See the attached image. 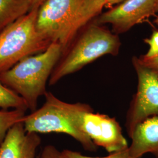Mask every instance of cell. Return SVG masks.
Segmentation results:
<instances>
[{"instance_id":"cell-1","label":"cell","mask_w":158,"mask_h":158,"mask_svg":"<svg viewBox=\"0 0 158 158\" xmlns=\"http://www.w3.org/2000/svg\"><path fill=\"white\" fill-rule=\"evenodd\" d=\"M41 107L25 116V130L36 134L61 133L72 136L85 150L96 152L97 147L82 130V119L86 113L94 111L90 105L63 102L51 92L45 95Z\"/></svg>"},{"instance_id":"cell-2","label":"cell","mask_w":158,"mask_h":158,"mask_svg":"<svg viewBox=\"0 0 158 158\" xmlns=\"http://www.w3.org/2000/svg\"><path fill=\"white\" fill-rule=\"evenodd\" d=\"M62 54L61 45L52 42L45 52L27 57L0 73V82L21 97L32 113L38 109L40 97L48 92L47 82Z\"/></svg>"},{"instance_id":"cell-3","label":"cell","mask_w":158,"mask_h":158,"mask_svg":"<svg viewBox=\"0 0 158 158\" xmlns=\"http://www.w3.org/2000/svg\"><path fill=\"white\" fill-rule=\"evenodd\" d=\"M121 42L117 34L102 25L92 23L81 34H77L63 51L49 80L56 85L61 79L81 70L87 64L106 55L117 56Z\"/></svg>"},{"instance_id":"cell-4","label":"cell","mask_w":158,"mask_h":158,"mask_svg":"<svg viewBox=\"0 0 158 158\" xmlns=\"http://www.w3.org/2000/svg\"><path fill=\"white\" fill-rule=\"evenodd\" d=\"M39 8L32 9L0 33V73L27 57L45 52L51 45L36 28Z\"/></svg>"},{"instance_id":"cell-5","label":"cell","mask_w":158,"mask_h":158,"mask_svg":"<svg viewBox=\"0 0 158 158\" xmlns=\"http://www.w3.org/2000/svg\"><path fill=\"white\" fill-rule=\"evenodd\" d=\"M82 0H46L38 10L36 28L51 43L57 42L62 52L71 42L70 33Z\"/></svg>"},{"instance_id":"cell-6","label":"cell","mask_w":158,"mask_h":158,"mask_svg":"<svg viewBox=\"0 0 158 158\" xmlns=\"http://www.w3.org/2000/svg\"><path fill=\"white\" fill-rule=\"evenodd\" d=\"M132 64L138 77L135 94L127 113L125 128L130 138L136 127L147 118L158 115V76L133 57Z\"/></svg>"},{"instance_id":"cell-7","label":"cell","mask_w":158,"mask_h":158,"mask_svg":"<svg viewBox=\"0 0 158 158\" xmlns=\"http://www.w3.org/2000/svg\"><path fill=\"white\" fill-rule=\"evenodd\" d=\"M158 11V0H125L96 17L93 23L111 25L113 33H125Z\"/></svg>"},{"instance_id":"cell-8","label":"cell","mask_w":158,"mask_h":158,"mask_svg":"<svg viewBox=\"0 0 158 158\" xmlns=\"http://www.w3.org/2000/svg\"><path fill=\"white\" fill-rule=\"evenodd\" d=\"M81 128L97 147H102L109 153L124 151L129 147L122 128L115 118L89 112L83 117Z\"/></svg>"},{"instance_id":"cell-9","label":"cell","mask_w":158,"mask_h":158,"mask_svg":"<svg viewBox=\"0 0 158 158\" xmlns=\"http://www.w3.org/2000/svg\"><path fill=\"white\" fill-rule=\"evenodd\" d=\"M41 142L38 134L27 132L23 122L18 123L0 145V158H36Z\"/></svg>"},{"instance_id":"cell-10","label":"cell","mask_w":158,"mask_h":158,"mask_svg":"<svg viewBox=\"0 0 158 158\" xmlns=\"http://www.w3.org/2000/svg\"><path fill=\"white\" fill-rule=\"evenodd\" d=\"M131 138L132 143L128 149L133 158H141L151 153L158 158V115L138 125Z\"/></svg>"},{"instance_id":"cell-11","label":"cell","mask_w":158,"mask_h":158,"mask_svg":"<svg viewBox=\"0 0 158 158\" xmlns=\"http://www.w3.org/2000/svg\"><path fill=\"white\" fill-rule=\"evenodd\" d=\"M124 1L125 0H82L71 30V42L80 29L93 19L101 14L104 7L119 4Z\"/></svg>"},{"instance_id":"cell-12","label":"cell","mask_w":158,"mask_h":158,"mask_svg":"<svg viewBox=\"0 0 158 158\" xmlns=\"http://www.w3.org/2000/svg\"><path fill=\"white\" fill-rule=\"evenodd\" d=\"M32 10L30 0H0V33Z\"/></svg>"},{"instance_id":"cell-13","label":"cell","mask_w":158,"mask_h":158,"mask_svg":"<svg viewBox=\"0 0 158 158\" xmlns=\"http://www.w3.org/2000/svg\"><path fill=\"white\" fill-rule=\"evenodd\" d=\"M0 108L5 110L12 108L13 110H21L27 111L28 110L26 102L21 97L2 85L1 82Z\"/></svg>"},{"instance_id":"cell-14","label":"cell","mask_w":158,"mask_h":158,"mask_svg":"<svg viewBox=\"0 0 158 158\" xmlns=\"http://www.w3.org/2000/svg\"><path fill=\"white\" fill-rule=\"evenodd\" d=\"M25 113L26 111L21 110H0V145L10 128L18 123L23 122Z\"/></svg>"},{"instance_id":"cell-15","label":"cell","mask_w":158,"mask_h":158,"mask_svg":"<svg viewBox=\"0 0 158 158\" xmlns=\"http://www.w3.org/2000/svg\"><path fill=\"white\" fill-rule=\"evenodd\" d=\"M63 155L64 158H134L130 154L128 148L124 151L110 153L109 155L101 158H93L82 155L81 153L69 149H64L63 151Z\"/></svg>"},{"instance_id":"cell-16","label":"cell","mask_w":158,"mask_h":158,"mask_svg":"<svg viewBox=\"0 0 158 158\" xmlns=\"http://www.w3.org/2000/svg\"><path fill=\"white\" fill-rule=\"evenodd\" d=\"M145 43L148 44L149 48L147 53L143 56L147 58H152L158 55V31L153 32L149 38L144 40Z\"/></svg>"},{"instance_id":"cell-17","label":"cell","mask_w":158,"mask_h":158,"mask_svg":"<svg viewBox=\"0 0 158 158\" xmlns=\"http://www.w3.org/2000/svg\"><path fill=\"white\" fill-rule=\"evenodd\" d=\"M38 158H64L62 152L59 151L52 145H48L44 147Z\"/></svg>"},{"instance_id":"cell-18","label":"cell","mask_w":158,"mask_h":158,"mask_svg":"<svg viewBox=\"0 0 158 158\" xmlns=\"http://www.w3.org/2000/svg\"><path fill=\"white\" fill-rule=\"evenodd\" d=\"M137 58L141 64L149 69L158 76V55L152 58H147L141 55Z\"/></svg>"},{"instance_id":"cell-19","label":"cell","mask_w":158,"mask_h":158,"mask_svg":"<svg viewBox=\"0 0 158 158\" xmlns=\"http://www.w3.org/2000/svg\"><path fill=\"white\" fill-rule=\"evenodd\" d=\"M46 0H30L32 6V9L36 8H40Z\"/></svg>"},{"instance_id":"cell-20","label":"cell","mask_w":158,"mask_h":158,"mask_svg":"<svg viewBox=\"0 0 158 158\" xmlns=\"http://www.w3.org/2000/svg\"><path fill=\"white\" fill-rule=\"evenodd\" d=\"M155 22H156V23L157 24H158V18H157V19H156V21H155Z\"/></svg>"}]
</instances>
